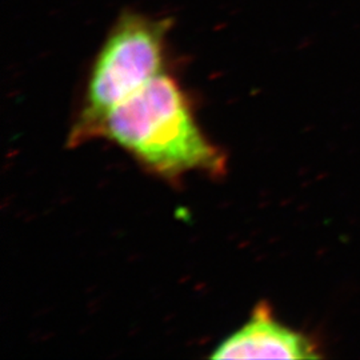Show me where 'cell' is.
<instances>
[{
	"label": "cell",
	"instance_id": "3",
	"mask_svg": "<svg viewBox=\"0 0 360 360\" xmlns=\"http://www.w3.org/2000/svg\"><path fill=\"white\" fill-rule=\"evenodd\" d=\"M316 345L278 322L269 306H257L245 326L223 340L212 359H318Z\"/></svg>",
	"mask_w": 360,
	"mask_h": 360
},
{
	"label": "cell",
	"instance_id": "2",
	"mask_svg": "<svg viewBox=\"0 0 360 360\" xmlns=\"http://www.w3.org/2000/svg\"><path fill=\"white\" fill-rule=\"evenodd\" d=\"M168 28V20L131 11L116 20L91 68L71 144L99 136L110 111L162 72Z\"/></svg>",
	"mask_w": 360,
	"mask_h": 360
},
{
	"label": "cell",
	"instance_id": "1",
	"mask_svg": "<svg viewBox=\"0 0 360 360\" xmlns=\"http://www.w3.org/2000/svg\"><path fill=\"white\" fill-rule=\"evenodd\" d=\"M99 136L166 178L193 169L219 175L224 169V156L202 134L179 84L163 72L114 107Z\"/></svg>",
	"mask_w": 360,
	"mask_h": 360
}]
</instances>
